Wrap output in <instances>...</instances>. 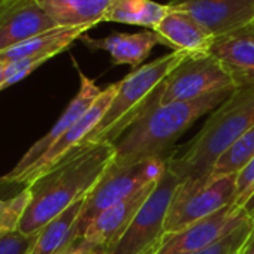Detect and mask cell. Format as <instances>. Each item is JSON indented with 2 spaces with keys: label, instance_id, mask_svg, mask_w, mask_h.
Masks as SVG:
<instances>
[{
  "label": "cell",
  "instance_id": "6",
  "mask_svg": "<svg viewBox=\"0 0 254 254\" xmlns=\"http://www.w3.org/2000/svg\"><path fill=\"white\" fill-rule=\"evenodd\" d=\"M180 180L168 171L157 183L144 206L105 254H156L165 235V220Z\"/></svg>",
  "mask_w": 254,
  "mask_h": 254
},
{
  "label": "cell",
  "instance_id": "5",
  "mask_svg": "<svg viewBox=\"0 0 254 254\" xmlns=\"http://www.w3.org/2000/svg\"><path fill=\"white\" fill-rule=\"evenodd\" d=\"M166 174V160L150 159L127 166L111 165L91 191L85 196L81 217L76 224V239L102 211L130 197L142 189L157 184Z\"/></svg>",
  "mask_w": 254,
  "mask_h": 254
},
{
  "label": "cell",
  "instance_id": "12",
  "mask_svg": "<svg viewBox=\"0 0 254 254\" xmlns=\"http://www.w3.org/2000/svg\"><path fill=\"white\" fill-rule=\"evenodd\" d=\"M169 6L190 14L214 38L254 23V0H172Z\"/></svg>",
  "mask_w": 254,
  "mask_h": 254
},
{
  "label": "cell",
  "instance_id": "2",
  "mask_svg": "<svg viewBox=\"0 0 254 254\" xmlns=\"http://www.w3.org/2000/svg\"><path fill=\"white\" fill-rule=\"evenodd\" d=\"M253 126L254 88H236L209 114L194 138L168 156V171L181 184L206 180L217 160Z\"/></svg>",
  "mask_w": 254,
  "mask_h": 254
},
{
  "label": "cell",
  "instance_id": "27",
  "mask_svg": "<svg viewBox=\"0 0 254 254\" xmlns=\"http://www.w3.org/2000/svg\"><path fill=\"white\" fill-rule=\"evenodd\" d=\"M254 193V157L236 174V199L235 205L242 208Z\"/></svg>",
  "mask_w": 254,
  "mask_h": 254
},
{
  "label": "cell",
  "instance_id": "21",
  "mask_svg": "<svg viewBox=\"0 0 254 254\" xmlns=\"http://www.w3.org/2000/svg\"><path fill=\"white\" fill-rule=\"evenodd\" d=\"M168 12L169 5H162L153 0H114L105 15V21L154 30Z\"/></svg>",
  "mask_w": 254,
  "mask_h": 254
},
{
  "label": "cell",
  "instance_id": "31",
  "mask_svg": "<svg viewBox=\"0 0 254 254\" xmlns=\"http://www.w3.org/2000/svg\"><path fill=\"white\" fill-rule=\"evenodd\" d=\"M5 67H6V63L0 60V91H2V84H3V76H5Z\"/></svg>",
  "mask_w": 254,
  "mask_h": 254
},
{
  "label": "cell",
  "instance_id": "15",
  "mask_svg": "<svg viewBox=\"0 0 254 254\" xmlns=\"http://www.w3.org/2000/svg\"><path fill=\"white\" fill-rule=\"evenodd\" d=\"M156 186L157 184L148 186L136 194L102 211L96 218L88 223L81 238L94 245H102L108 248L135 220L136 214L144 206Z\"/></svg>",
  "mask_w": 254,
  "mask_h": 254
},
{
  "label": "cell",
  "instance_id": "24",
  "mask_svg": "<svg viewBox=\"0 0 254 254\" xmlns=\"http://www.w3.org/2000/svg\"><path fill=\"white\" fill-rule=\"evenodd\" d=\"M254 229V223L251 220L244 221L239 227L211 244L209 247L194 253V254H241L245 244L248 242L251 232Z\"/></svg>",
  "mask_w": 254,
  "mask_h": 254
},
{
  "label": "cell",
  "instance_id": "10",
  "mask_svg": "<svg viewBox=\"0 0 254 254\" xmlns=\"http://www.w3.org/2000/svg\"><path fill=\"white\" fill-rule=\"evenodd\" d=\"M247 220L242 208L232 203L180 232L165 233L156 254H194L217 242Z\"/></svg>",
  "mask_w": 254,
  "mask_h": 254
},
{
  "label": "cell",
  "instance_id": "34",
  "mask_svg": "<svg viewBox=\"0 0 254 254\" xmlns=\"http://www.w3.org/2000/svg\"><path fill=\"white\" fill-rule=\"evenodd\" d=\"M241 254H242V253H241Z\"/></svg>",
  "mask_w": 254,
  "mask_h": 254
},
{
  "label": "cell",
  "instance_id": "26",
  "mask_svg": "<svg viewBox=\"0 0 254 254\" xmlns=\"http://www.w3.org/2000/svg\"><path fill=\"white\" fill-rule=\"evenodd\" d=\"M38 233L26 235L20 230H14L11 233L0 236V254H30Z\"/></svg>",
  "mask_w": 254,
  "mask_h": 254
},
{
  "label": "cell",
  "instance_id": "30",
  "mask_svg": "<svg viewBox=\"0 0 254 254\" xmlns=\"http://www.w3.org/2000/svg\"><path fill=\"white\" fill-rule=\"evenodd\" d=\"M242 254H254V229L251 232V236H250L248 242L245 244V247L242 250Z\"/></svg>",
  "mask_w": 254,
  "mask_h": 254
},
{
  "label": "cell",
  "instance_id": "8",
  "mask_svg": "<svg viewBox=\"0 0 254 254\" xmlns=\"http://www.w3.org/2000/svg\"><path fill=\"white\" fill-rule=\"evenodd\" d=\"M221 90H236L227 70L211 54L196 56L181 63L160 84L159 105L196 100Z\"/></svg>",
  "mask_w": 254,
  "mask_h": 254
},
{
  "label": "cell",
  "instance_id": "23",
  "mask_svg": "<svg viewBox=\"0 0 254 254\" xmlns=\"http://www.w3.org/2000/svg\"><path fill=\"white\" fill-rule=\"evenodd\" d=\"M30 199L32 191L29 187H24L20 193L6 200L0 199V236L18 230Z\"/></svg>",
  "mask_w": 254,
  "mask_h": 254
},
{
  "label": "cell",
  "instance_id": "28",
  "mask_svg": "<svg viewBox=\"0 0 254 254\" xmlns=\"http://www.w3.org/2000/svg\"><path fill=\"white\" fill-rule=\"evenodd\" d=\"M105 253H106V247L94 245V244L87 242L85 239L79 238V239L70 242L59 254H105Z\"/></svg>",
  "mask_w": 254,
  "mask_h": 254
},
{
  "label": "cell",
  "instance_id": "11",
  "mask_svg": "<svg viewBox=\"0 0 254 254\" xmlns=\"http://www.w3.org/2000/svg\"><path fill=\"white\" fill-rule=\"evenodd\" d=\"M73 63H75V60H73ZM75 67H76L78 75H79V90H78V93L70 100V103L67 105V108L64 109L62 117L57 120V123L50 129V132L45 133L39 141H36L27 150V153L20 159V162L14 166V169H11L6 175L0 177V184H15L17 180L26 171H29L85 114V111L93 105V102L102 93V88H99L91 78L85 76V73L76 66V63H75Z\"/></svg>",
  "mask_w": 254,
  "mask_h": 254
},
{
  "label": "cell",
  "instance_id": "16",
  "mask_svg": "<svg viewBox=\"0 0 254 254\" xmlns=\"http://www.w3.org/2000/svg\"><path fill=\"white\" fill-rule=\"evenodd\" d=\"M172 51H184L191 56L209 54L215 38L190 14L169 6L168 15L153 30Z\"/></svg>",
  "mask_w": 254,
  "mask_h": 254
},
{
  "label": "cell",
  "instance_id": "17",
  "mask_svg": "<svg viewBox=\"0 0 254 254\" xmlns=\"http://www.w3.org/2000/svg\"><path fill=\"white\" fill-rule=\"evenodd\" d=\"M81 41L91 51L103 50L109 53L114 66L129 64L135 69L141 67L156 45H165L163 39L153 30L139 33H112L102 39L84 35L81 36Z\"/></svg>",
  "mask_w": 254,
  "mask_h": 254
},
{
  "label": "cell",
  "instance_id": "25",
  "mask_svg": "<svg viewBox=\"0 0 254 254\" xmlns=\"http://www.w3.org/2000/svg\"><path fill=\"white\" fill-rule=\"evenodd\" d=\"M48 60L50 59H47V57H27V59H21V60L6 63L2 90L9 87V85H14L15 82H18L21 79H24L27 75H30L33 70H36L41 64H44Z\"/></svg>",
  "mask_w": 254,
  "mask_h": 254
},
{
  "label": "cell",
  "instance_id": "32",
  "mask_svg": "<svg viewBox=\"0 0 254 254\" xmlns=\"http://www.w3.org/2000/svg\"><path fill=\"white\" fill-rule=\"evenodd\" d=\"M3 2H6V0H0V3H3Z\"/></svg>",
  "mask_w": 254,
  "mask_h": 254
},
{
  "label": "cell",
  "instance_id": "29",
  "mask_svg": "<svg viewBox=\"0 0 254 254\" xmlns=\"http://www.w3.org/2000/svg\"><path fill=\"white\" fill-rule=\"evenodd\" d=\"M242 211H244V214L247 215V218L251 220V221L254 223V193H253L251 197L244 203Z\"/></svg>",
  "mask_w": 254,
  "mask_h": 254
},
{
  "label": "cell",
  "instance_id": "18",
  "mask_svg": "<svg viewBox=\"0 0 254 254\" xmlns=\"http://www.w3.org/2000/svg\"><path fill=\"white\" fill-rule=\"evenodd\" d=\"M91 26H76V27H54L48 32L36 35L26 42H21L6 51L0 53V60L11 63L15 60L27 57H47L53 59L66 48H69L76 39H81Z\"/></svg>",
  "mask_w": 254,
  "mask_h": 254
},
{
  "label": "cell",
  "instance_id": "9",
  "mask_svg": "<svg viewBox=\"0 0 254 254\" xmlns=\"http://www.w3.org/2000/svg\"><path fill=\"white\" fill-rule=\"evenodd\" d=\"M118 90V82L109 84L106 88L102 90L99 97L93 102V105L85 111V114L70 127V129L29 169L26 171L15 184L27 187L32 183H35L38 178H41L44 174L56 168L62 160H64L67 156L75 153L81 147H87V139L94 132L97 124L102 121L105 112L108 111L111 102L114 100Z\"/></svg>",
  "mask_w": 254,
  "mask_h": 254
},
{
  "label": "cell",
  "instance_id": "33",
  "mask_svg": "<svg viewBox=\"0 0 254 254\" xmlns=\"http://www.w3.org/2000/svg\"><path fill=\"white\" fill-rule=\"evenodd\" d=\"M251 26H253V27H254V23H253V24H251Z\"/></svg>",
  "mask_w": 254,
  "mask_h": 254
},
{
  "label": "cell",
  "instance_id": "1",
  "mask_svg": "<svg viewBox=\"0 0 254 254\" xmlns=\"http://www.w3.org/2000/svg\"><path fill=\"white\" fill-rule=\"evenodd\" d=\"M114 156L115 147L109 142L81 147L27 186L32 199L18 230L26 235L38 233L75 202L84 199L112 165Z\"/></svg>",
  "mask_w": 254,
  "mask_h": 254
},
{
  "label": "cell",
  "instance_id": "3",
  "mask_svg": "<svg viewBox=\"0 0 254 254\" xmlns=\"http://www.w3.org/2000/svg\"><path fill=\"white\" fill-rule=\"evenodd\" d=\"M235 90H221L196 100L157 105L136 120L115 142L114 166L163 159L174 144L205 114H211Z\"/></svg>",
  "mask_w": 254,
  "mask_h": 254
},
{
  "label": "cell",
  "instance_id": "7",
  "mask_svg": "<svg viewBox=\"0 0 254 254\" xmlns=\"http://www.w3.org/2000/svg\"><path fill=\"white\" fill-rule=\"evenodd\" d=\"M235 199L236 175L206 178L194 184H180L166 214L165 233L180 232L235 203Z\"/></svg>",
  "mask_w": 254,
  "mask_h": 254
},
{
  "label": "cell",
  "instance_id": "13",
  "mask_svg": "<svg viewBox=\"0 0 254 254\" xmlns=\"http://www.w3.org/2000/svg\"><path fill=\"white\" fill-rule=\"evenodd\" d=\"M54 27L38 0H6L0 3V53Z\"/></svg>",
  "mask_w": 254,
  "mask_h": 254
},
{
  "label": "cell",
  "instance_id": "4",
  "mask_svg": "<svg viewBox=\"0 0 254 254\" xmlns=\"http://www.w3.org/2000/svg\"><path fill=\"white\" fill-rule=\"evenodd\" d=\"M190 57L196 56L184 51H172L133 69L124 79L118 81L114 100L85 145L102 142L114 144L136 120L159 105L160 84Z\"/></svg>",
  "mask_w": 254,
  "mask_h": 254
},
{
  "label": "cell",
  "instance_id": "22",
  "mask_svg": "<svg viewBox=\"0 0 254 254\" xmlns=\"http://www.w3.org/2000/svg\"><path fill=\"white\" fill-rule=\"evenodd\" d=\"M254 157V126L248 129L214 165L208 178L236 175Z\"/></svg>",
  "mask_w": 254,
  "mask_h": 254
},
{
  "label": "cell",
  "instance_id": "20",
  "mask_svg": "<svg viewBox=\"0 0 254 254\" xmlns=\"http://www.w3.org/2000/svg\"><path fill=\"white\" fill-rule=\"evenodd\" d=\"M84 199L75 202L64 212L50 221L38 235L30 254H59L70 242L76 241V224L81 217Z\"/></svg>",
  "mask_w": 254,
  "mask_h": 254
},
{
  "label": "cell",
  "instance_id": "19",
  "mask_svg": "<svg viewBox=\"0 0 254 254\" xmlns=\"http://www.w3.org/2000/svg\"><path fill=\"white\" fill-rule=\"evenodd\" d=\"M114 0H38L41 8L59 27L97 26Z\"/></svg>",
  "mask_w": 254,
  "mask_h": 254
},
{
  "label": "cell",
  "instance_id": "14",
  "mask_svg": "<svg viewBox=\"0 0 254 254\" xmlns=\"http://www.w3.org/2000/svg\"><path fill=\"white\" fill-rule=\"evenodd\" d=\"M209 54L230 75L236 88H254V27L215 38Z\"/></svg>",
  "mask_w": 254,
  "mask_h": 254
}]
</instances>
